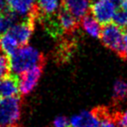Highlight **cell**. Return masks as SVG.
Listing matches in <instances>:
<instances>
[{"label":"cell","mask_w":127,"mask_h":127,"mask_svg":"<svg viewBox=\"0 0 127 127\" xmlns=\"http://www.w3.org/2000/svg\"><path fill=\"white\" fill-rule=\"evenodd\" d=\"M11 71L15 75H20L29 69L39 64H45V57L34 47L23 46L19 47L9 56Z\"/></svg>","instance_id":"obj_1"},{"label":"cell","mask_w":127,"mask_h":127,"mask_svg":"<svg viewBox=\"0 0 127 127\" xmlns=\"http://www.w3.org/2000/svg\"><path fill=\"white\" fill-rule=\"evenodd\" d=\"M100 37L103 45L125 60L127 51L124 43V30L113 22L102 25Z\"/></svg>","instance_id":"obj_2"},{"label":"cell","mask_w":127,"mask_h":127,"mask_svg":"<svg viewBox=\"0 0 127 127\" xmlns=\"http://www.w3.org/2000/svg\"><path fill=\"white\" fill-rule=\"evenodd\" d=\"M21 96L0 99V127L15 125L21 118Z\"/></svg>","instance_id":"obj_3"},{"label":"cell","mask_w":127,"mask_h":127,"mask_svg":"<svg viewBox=\"0 0 127 127\" xmlns=\"http://www.w3.org/2000/svg\"><path fill=\"white\" fill-rule=\"evenodd\" d=\"M117 7L110 0H97L90 5L92 16L101 25L111 22Z\"/></svg>","instance_id":"obj_4"},{"label":"cell","mask_w":127,"mask_h":127,"mask_svg":"<svg viewBox=\"0 0 127 127\" xmlns=\"http://www.w3.org/2000/svg\"><path fill=\"white\" fill-rule=\"evenodd\" d=\"M45 64H39L29 69L28 71L20 74L19 78V91L21 95H25L32 92L41 77Z\"/></svg>","instance_id":"obj_5"},{"label":"cell","mask_w":127,"mask_h":127,"mask_svg":"<svg viewBox=\"0 0 127 127\" xmlns=\"http://www.w3.org/2000/svg\"><path fill=\"white\" fill-rule=\"evenodd\" d=\"M34 21L35 19L28 17L24 21L13 25L7 32L16 39L19 46H27L34 30Z\"/></svg>","instance_id":"obj_6"},{"label":"cell","mask_w":127,"mask_h":127,"mask_svg":"<svg viewBox=\"0 0 127 127\" xmlns=\"http://www.w3.org/2000/svg\"><path fill=\"white\" fill-rule=\"evenodd\" d=\"M7 4L10 10L19 16L32 17L35 21L38 19L40 11L36 0H7Z\"/></svg>","instance_id":"obj_7"},{"label":"cell","mask_w":127,"mask_h":127,"mask_svg":"<svg viewBox=\"0 0 127 127\" xmlns=\"http://www.w3.org/2000/svg\"><path fill=\"white\" fill-rule=\"evenodd\" d=\"M57 15H58V19H59L60 24L61 26L64 34L72 35L74 32L78 30L80 21L75 18L66 8H64L62 6H60V9L57 12Z\"/></svg>","instance_id":"obj_8"},{"label":"cell","mask_w":127,"mask_h":127,"mask_svg":"<svg viewBox=\"0 0 127 127\" xmlns=\"http://www.w3.org/2000/svg\"><path fill=\"white\" fill-rule=\"evenodd\" d=\"M60 6L71 12L79 21H81L90 11L89 0H61Z\"/></svg>","instance_id":"obj_9"},{"label":"cell","mask_w":127,"mask_h":127,"mask_svg":"<svg viewBox=\"0 0 127 127\" xmlns=\"http://www.w3.org/2000/svg\"><path fill=\"white\" fill-rule=\"evenodd\" d=\"M19 94V77L15 74L0 78V97H11Z\"/></svg>","instance_id":"obj_10"},{"label":"cell","mask_w":127,"mask_h":127,"mask_svg":"<svg viewBox=\"0 0 127 127\" xmlns=\"http://www.w3.org/2000/svg\"><path fill=\"white\" fill-rule=\"evenodd\" d=\"M71 127H98L99 120L93 111H82L80 114L71 117Z\"/></svg>","instance_id":"obj_11"},{"label":"cell","mask_w":127,"mask_h":127,"mask_svg":"<svg viewBox=\"0 0 127 127\" xmlns=\"http://www.w3.org/2000/svg\"><path fill=\"white\" fill-rule=\"evenodd\" d=\"M92 111L98 118V127H118L115 119L117 110L112 111L107 107H96L92 109Z\"/></svg>","instance_id":"obj_12"},{"label":"cell","mask_w":127,"mask_h":127,"mask_svg":"<svg viewBox=\"0 0 127 127\" xmlns=\"http://www.w3.org/2000/svg\"><path fill=\"white\" fill-rule=\"evenodd\" d=\"M81 23L83 28L88 34L94 37V38H99L100 37V23L96 21L92 15L87 14L81 20Z\"/></svg>","instance_id":"obj_13"},{"label":"cell","mask_w":127,"mask_h":127,"mask_svg":"<svg viewBox=\"0 0 127 127\" xmlns=\"http://www.w3.org/2000/svg\"><path fill=\"white\" fill-rule=\"evenodd\" d=\"M18 16L19 15H17L12 10L0 14V36L7 33L11 29V27L16 24Z\"/></svg>","instance_id":"obj_14"},{"label":"cell","mask_w":127,"mask_h":127,"mask_svg":"<svg viewBox=\"0 0 127 127\" xmlns=\"http://www.w3.org/2000/svg\"><path fill=\"white\" fill-rule=\"evenodd\" d=\"M19 48V44L16 39L8 32L0 36V49L3 53L10 56Z\"/></svg>","instance_id":"obj_15"},{"label":"cell","mask_w":127,"mask_h":127,"mask_svg":"<svg viewBox=\"0 0 127 127\" xmlns=\"http://www.w3.org/2000/svg\"><path fill=\"white\" fill-rule=\"evenodd\" d=\"M40 15H52L57 13L59 0H36Z\"/></svg>","instance_id":"obj_16"},{"label":"cell","mask_w":127,"mask_h":127,"mask_svg":"<svg viewBox=\"0 0 127 127\" xmlns=\"http://www.w3.org/2000/svg\"><path fill=\"white\" fill-rule=\"evenodd\" d=\"M125 99H127V83L119 79L113 86V100L115 102H121Z\"/></svg>","instance_id":"obj_17"},{"label":"cell","mask_w":127,"mask_h":127,"mask_svg":"<svg viewBox=\"0 0 127 127\" xmlns=\"http://www.w3.org/2000/svg\"><path fill=\"white\" fill-rule=\"evenodd\" d=\"M73 45L74 44L72 42H70L68 40H64L63 42L60 44V46H59V49L57 50L58 59L60 60H67L72 53Z\"/></svg>","instance_id":"obj_18"},{"label":"cell","mask_w":127,"mask_h":127,"mask_svg":"<svg viewBox=\"0 0 127 127\" xmlns=\"http://www.w3.org/2000/svg\"><path fill=\"white\" fill-rule=\"evenodd\" d=\"M1 51V50H0ZM11 72L10 61L7 54L0 52V78L8 76Z\"/></svg>","instance_id":"obj_19"},{"label":"cell","mask_w":127,"mask_h":127,"mask_svg":"<svg viewBox=\"0 0 127 127\" xmlns=\"http://www.w3.org/2000/svg\"><path fill=\"white\" fill-rule=\"evenodd\" d=\"M112 22L115 23L117 26L121 27L122 29H124L127 27V10L124 9H119L115 12L113 17Z\"/></svg>","instance_id":"obj_20"},{"label":"cell","mask_w":127,"mask_h":127,"mask_svg":"<svg viewBox=\"0 0 127 127\" xmlns=\"http://www.w3.org/2000/svg\"><path fill=\"white\" fill-rule=\"evenodd\" d=\"M115 119L119 127H127V111L121 112L117 110Z\"/></svg>","instance_id":"obj_21"},{"label":"cell","mask_w":127,"mask_h":127,"mask_svg":"<svg viewBox=\"0 0 127 127\" xmlns=\"http://www.w3.org/2000/svg\"><path fill=\"white\" fill-rule=\"evenodd\" d=\"M54 127H71L70 125V121L68 120L66 117L60 116L57 117L53 122Z\"/></svg>","instance_id":"obj_22"},{"label":"cell","mask_w":127,"mask_h":127,"mask_svg":"<svg viewBox=\"0 0 127 127\" xmlns=\"http://www.w3.org/2000/svg\"><path fill=\"white\" fill-rule=\"evenodd\" d=\"M9 10H10V8L8 7L7 0H0V14L6 13Z\"/></svg>","instance_id":"obj_23"},{"label":"cell","mask_w":127,"mask_h":127,"mask_svg":"<svg viewBox=\"0 0 127 127\" xmlns=\"http://www.w3.org/2000/svg\"><path fill=\"white\" fill-rule=\"evenodd\" d=\"M124 30V46H125V49L127 51V27L126 28L123 29Z\"/></svg>","instance_id":"obj_24"},{"label":"cell","mask_w":127,"mask_h":127,"mask_svg":"<svg viewBox=\"0 0 127 127\" xmlns=\"http://www.w3.org/2000/svg\"><path fill=\"white\" fill-rule=\"evenodd\" d=\"M120 8L124 9V10H127V0H122Z\"/></svg>","instance_id":"obj_25"},{"label":"cell","mask_w":127,"mask_h":127,"mask_svg":"<svg viewBox=\"0 0 127 127\" xmlns=\"http://www.w3.org/2000/svg\"><path fill=\"white\" fill-rule=\"evenodd\" d=\"M5 127H18V126L15 124V125H11V126H5Z\"/></svg>","instance_id":"obj_26"},{"label":"cell","mask_w":127,"mask_h":127,"mask_svg":"<svg viewBox=\"0 0 127 127\" xmlns=\"http://www.w3.org/2000/svg\"><path fill=\"white\" fill-rule=\"evenodd\" d=\"M125 60H127V53H126V57H125Z\"/></svg>","instance_id":"obj_27"}]
</instances>
